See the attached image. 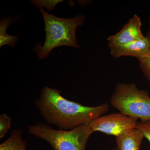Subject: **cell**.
Instances as JSON below:
<instances>
[{"mask_svg":"<svg viewBox=\"0 0 150 150\" xmlns=\"http://www.w3.org/2000/svg\"><path fill=\"white\" fill-rule=\"evenodd\" d=\"M62 1H32V3L36 6L46 7L48 10L51 9V11L54 9L55 6L58 3Z\"/></svg>","mask_w":150,"mask_h":150,"instance_id":"obj_14","label":"cell"},{"mask_svg":"<svg viewBox=\"0 0 150 150\" xmlns=\"http://www.w3.org/2000/svg\"><path fill=\"white\" fill-rule=\"evenodd\" d=\"M111 105L124 115L150 120V96L149 92L140 90L135 83H120L111 97Z\"/></svg>","mask_w":150,"mask_h":150,"instance_id":"obj_4","label":"cell"},{"mask_svg":"<svg viewBox=\"0 0 150 150\" xmlns=\"http://www.w3.org/2000/svg\"><path fill=\"white\" fill-rule=\"evenodd\" d=\"M11 119L5 113L0 115V139H2L11 129Z\"/></svg>","mask_w":150,"mask_h":150,"instance_id":"obj_12","label":"cell"},{"mask_svg":"<svg viewBox=\"0 0 150 150\" xmlns=\"http://www.w3.org/2000/svg\"><path fill=\"white\" fill-rule=\"evenodd\" d=\"M45 23L46 39L43 46L38 43L33 48L39 59H45L54 48L62 46L79 48L76 37V30L84 23L83 15L70 18L58 17L40 9Z\"/></svg>","mask_w":150,"mask_h":150,"instance_id":"obj_2","label":"cell"},{"mask_svg":"<svg viewBox=\"0 0 150 150\" xmlns=\"http://www.w3.org/2000/svg\"><path fill=\"white\" fill-rule=\"evenodd\" d=\"M30 134L46 141L54 150H86L93 133L88 125H83L68 131L54 129L42 123L28 126Z\"/></svg>","mask_w":150,"mask_h":150,"instance_id":"obj_3","label":"cell"},{"mask_svg":"<svg viewBox=\"0 0 150 150\" xmlns=\"http://www.w3.org/2000/svg\"><path fill=\"white\" fill-rule=\"evenodd\" d=\"M137 128L141 131L144 137L148 140L150 144V120L141 121L138 122Z\"/></svg>","mask_w":150,"mask_h":150,"instance_id":"obj_13","label":"cell"},{"mask_svg":"<svg viewBox=\"0 0 150 150\" xmlns=\"http://www.w3.org/2000/svg\"><path fill=\"white\" fill-rule=\"evenodd\" d=\"M113 150H118V149H117V148H116V149H114Z\"/></svg>","mask_w":150,"mask_h":150,"instance_id":"obj_16","label":"cell"},{"mask_svg":"<svg viewBox=\"0 0 150 150\" xmlns=\"http://www.w3.org/2000/svg\"><path fill=\"white\" fill-rule=\"evenodd\" d=\"M142 26V21L139 17L134 15L119 32L109 36L107 40L108 43L119 44L139 40L145 37L141 30Z\"/></svg>","mask_w":150,"mask_h":150,"instance_id":"obj_7","label":"cell"},{"mask_svg":"<svg viewBox=\"0 0 150 150\" xmlns=\"http://www.w3.org/2000/svg\"><path fill=\"white\" fill-rule=\"evenodd\" d=\"M144 135L139 129H135L116 137L118 150H140Z\"/></svg>","mask_w":150,"mask_h":150,"instance_id":"obj_8","label":"cell"},{"mask_svg":"<svg viewBox=\"0 0 150 150\" xmlns=\"http://www.w3.org/2000/svg\"><path fill=\"white\" fill-rule=\"evenodd\" d=\"M10 18H2L1 21V47L4 45H10L11 46H15L16 43L18 40V37L17 36H11L8 35L6 33V30L11 24Z\"/></svg>","mask_w":150,"mask_h":150,"instance_id":"obj_10","label":"cell"},{"mask_svg":"<svg viewBox=\"0 0 150 150\" xmlns=\"http://www.w3.org/2000/svg\"><path fill=\"white\" fill-rule=\"evenodd\" d=\"M146 36L148 38V39H149V40L150 41V31H148L147 33Z\"/></svg>","mask_w":150,"mask_h":150,"instance_id":"obj_15","label":"cell"},{"mask_svg":"<svg viewBox=\"0 0 150 150\" xmlns=\"http://www.w3.org/2000/svg\"><path fill=\"white\" fill-rule=\"evenodd\" d=\"M22 130L14 129L7 139L0 144V150H27V143L23 139Z\"/></svg>","mask_w":150,"mask_h":150,"instance_id":"obj_9","label":"cell"},{"mask_svg":"<svg viewBox=\"0 0 150 150\" xmlns=\"http://www.w3.org/2000/svg\"><path fill=\"white\" fill-rule=\"evenodd\" d=\"M62 93L59 90L45 86L35 101V107L43 119L59 130L68 131L88 125L109 109L107 102L97 106H86L67 100Z\"/></svg>","mask_w":150,"mask_h":150,"instance_id":"obj_1","label":"cell"},{"mask_svg":"<svg viewBox=\"0 0 150 150\" xmlns=\"http://www.w3.org/2000/svg\"><path fill=\"white\" fill-rule=\"evenodd\" d=\"M138 121L137 118L119 112L101 115L88 125L93 132L99 131L116 137L137 129Z\"/></svg>","mask_w":150,"mask_h":150,"instance_id":"obj_5","label":"cell"},{"mask_svg":"<svg viewBox=\"0 0 150 150\" xmlns=\"http://www.w3.org/2000/svg\"><path fill=\"white\" fill-rule=\"evenodd\" d=\"M108 46L110 55L115 59L127 56L138 59L150 51V41L146 36L139 40L125 44L108 43Z\"/></svg>","mask_w":150,"mask_h":150,"instance_id":"obj_6","label":"cell"},{"mask_svg":"<svg viewBox=\"0 0 150 150\" xmlns=\"http://www.w3.org/2000/svg\"><path fill=\"white\" fill-rule=\"evenodd\" d=\"M138 60L139 62L140 69L143 74L150 83V51Z\"/></svg>","mask_w":150,"mask_h":150,"instance_id":"obj_11","label":"cell"}]
</instances>
